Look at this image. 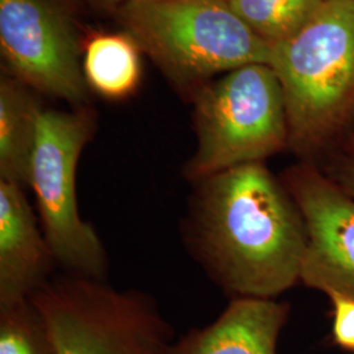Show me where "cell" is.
I'll return each mask as SVG.
<instances>
[{
    "instance_id": "obj_1",
    "label": "cell",
    "mask_w": 354,
    "mask_h": 354,
    "mask_svg": "<svg viewBox=\"0 0 354 354\" xmlns=\"http://www.w3.org/2000/svg\"><path fill=\"white\" fill-rule=\"evenodd\" d=\"M184 238L205 272L234 298L276 299L301 281L304 218L263 162L193 183Z\"/></svg>"
},
{
    "instance_id": "obj_2",
    "label": "cell",
    "mask_w": 354,
    "mask_h": 354,
    "mask_svg": "<svg viewBox=\"0 0 354 354\" xmlns=\"http://www.w3.org/2000/svg\"><path fill=\"white\" fill-rule=\"evenodd\" d=\"M283 91L289 145L317 147L354 111V0H324L292 37L270 46Z\"/></svg>"
},
{
    "instance_id": "obj_3",
    "label": "cell",
    "mask_w": 354,
    "mask_h": 354,
    "mask_svg": "<svg viewBox=\"0 0 354 354\" xmlns=\"http://www.w3.org/2000/svg\"><path fill=\"white\" fill-rule=\"evenodd\" d=\"M127 33L183 84L269 64L270 46L227 0H131L118 8Z\"/></svg>"
},
{
    "instance_id": "obj_4",
    "label": "cell",
    "mask_w": 354,
    "mask_h": 354,
    "mask_svg": "<svg viewBox=\"0 0 354 354\" xmlns=\"http://www.w3.org/2000/svg\"><path fill=\"white\" fill-rule=\"evenodd\" d=\"M197 149L184 177L197 183L231 167L264 162L289 145L282 86L266 64L241 66L194 93Z\"/></svg>"
},
{
    "instance_id": "obj_5",
    "label": "cell",
    "mask_w": 354,
    "mask_h": 354,
    "mask_svg": "<svg viewBox=\"0 0 354 354\" xmlns=\"http://www.w3.org/2000/svg\"><path fill=\"white\" fill-rule=\"evenodd\" d=\"M30 301L58 354H171L176 342L152 298L104 281L50 279Z\"/></svg>"
},
{
    "instance_id": "obj_6",
    "label": "cell",
    "mask_w": 354,
    "mask_h": 354,
    "mask_svg": "<svg viewBox=\"0 0 354 354\" xmlns=\"http://www.w3.org/2000/svg\"><path fill=\"white\" fill-rule=\"evenodd\" d=\"M95 127L88 108H41L28 188L33 190L39 226L57 266L71 276L104 281L106 252L96 230L79 213L76 197V168Z\"/></svg>"
},
{
    "instance_id": "obj_7",
    "label": "cell",
    "mask_w": 354,
    "mask_h": 354,
    "mask_svg": "<svg viewBox=\"0 0 354 354\" xmlns=\"http://www.w3.org/2000/svg\"><path fill=\"white\" fill-rule=\"evenodd\" d=\"M0 49L20 82L83 106V49L70 19L50 0H0Z\"/></svg>"
},
{
    "instance_id": "obj_8",
    "label": "cell",
    "mask_w": 354,
    "mask_h": 354,
    "mask_svg": "<svg viewBox=\"0 0 354 354\" xmlns=\"http://www.w3.org/2000/svg\"><path fill=\"white\" fill-rule=\"evenodd\" d=\"M302 215L307 245L301 269L306 286L354 298V198L311 165L281 180Z\"/></svg>"
},
{
    "instance_id": "obj_9",
    "label": "cell",
    "mask_w": 354,
    "mask_h": 354,
    "mask_svg": "<svg viewBox=\"0 0 354 354\" xmlns=\"http://www.w3.org/2000/svg\"><path fill=\"white\" fill-rule=\"evenodd\" d=\"M24 189L0 180V307L29 299L57 266Z\"/></svg>"
},
{
    "instance_id": "obj_10",
    "label": "cell",
    "mask_w": 354,
    "mask_h": 354,
    "mask_svg": "<svg viewBox=\"0 0 354 354\" xmlns=\"http://www.w3.org/2000/svg\"><path fill=\"white\" fill-rule=\"evenodd\" d=\"M289 314L286 302L232 298L212 324L177 339L171 354H277Z\"/></svg>"
},
{
    "instance_id": "obj_11",
    "label": "cell",
    "mask_w": 354,
    "mask_h": 354,
    "mask_svg": "<svg viewBox=\"0 0 354 354\" xmlns=\"http://www.w3.org/2000/svg\"><path fill=\"white\" fill-rule=\"evenodd\" d=\"M142 48L130 33L92 35L83 49V75L89 88L106 100L134 95L142 79Z\"/></svg>"
},
{
    "instance_id": "obj_12",
    "label": "cell",
    "mask_w": 354,
    "mask_h": 354,
    "mask_svg": "<svg viewBox=\"0 0 354 354\" xmlns=\"http://www.w3.org/2000/svg\"><path fill=\"white\" fill-rule=\"evenodd\" d=\"M41 106L10 77L0 82V180L28 187Z\"/></svg>"
},
{
    "instance_id": "obj_13",
    "label": "cell",
    "mask_w": 354,
    "mask_h": 354,
    "mask_svg": "<svg viewBox=\"0 0 354 354\" xmlns=\"http://www.w3.org/2000/svg\"><path fill=\"white\" fill-rule=\"evenodd\" d=\"M324 0H227L253 33L269 46L292 37Z\"/></svg>"
},
{
    "instance_id": "obj_14",
    "label": "cell",
    "mask_w": 354,
    "mask_h": 354,
    "mask_svg": "<svg viewBox=\"0 0 354 354\" xmlns=\"http://www.w3.org/2000/svg\"><path fill=\"white\" fill-rule=\"evenodd\" d=\"M0 354H58L46 323L30 298L0 307Z\"/></svg>"
},
{
    "instance_id": "obj_15",
    "label": "cell",
    "mask_w": 354,
    "mask_h": 354,
    "mask_svg": "<svg viewBox=\"0 0 354 354\" xmlns=\"http://www.w3.org/2000/svg\"><path fill=\"white\" fill-rule=\"evenodd\" d=\"M326 295L333 307V342L354 353V298L337 291H329Z\"/></svg>"
},
{
    "instance_id": "obj_16",
    "label": "cell",
    "mask_w": 354,
    "mask_h": 354,
    "mask_svg": "<svg viewBox=\"0 0 354 354\" xmlns=\"http://www.w3.org/2000/svg\"><path fill=\"white\" fill-rule=\"evenodd\" d=\"M336 183L354 198V165H351L344 174H342L340 178L336 180Z\"/></svg>"
},
{
    "instance_id": "obj_17",
    "label": "cell",
    "mask_w": 354,
    "mask_h": 354,
    "mask_svg": "<svg viewBox=\"0 0 354 354\" xmlns=\"http://www.w3.org/2000/svg\"><path fill=\"white\" fill-rule=\"evenodd\" d=\"M88 1L102 6V7H111V8H117L118 10L120 7H122L124 4H127V3L131 1V0H88Z\"/></svg>"
}]
</instances>
